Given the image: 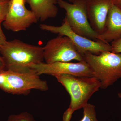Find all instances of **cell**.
Wrapping results in <instances>:
<instances>
[{"label":"cell","mask_w":121,"mask_h":121,"mask_svg":"<svg viewBox=\"0 0 121 121\" xmlns=\"http://www.w3.org/2000/svg\"><path fill=\"white\" fill-rule=\"evenodd\" d=\"M71 97L69 108L64 112L63 121H70L75 111L83 108L93 94L101 87V83L94 77H79L62 74L55 76Z\"/></svg>","instance_id":"6da1fadb"},{"label":"cell","mask_w":121,"mask_h":121,"mask_svg":"<svg viewBox=\"0 0 121 121\" xmlns=\"http://www.w3.org/2000/svg\"><path fill=\"white\" fill-rule=\"evenodd\" d=\"M0 53L4 61V70L24 71L44 60L43 47L17 39L7 41L1 47Z\"/></svg>","instance_id":"7a4b0ae2"},{"label":"cell","mask_w":121,"mask_h":121,"mask_svg":"<svg viewBox=\"0 0 121 121\" xmlns=\"http://www.w3.org/2000/svg\"><path fill=\"white\" fill-rule=\"evenodd\" d=\"M83 58L90 67L93 77L100 82L101 89H107L121 78V53L103 52L96 55L87 52Z\"/></svg>","instance_id":"3957f363"},{"label":"cell","mask_w":121,"mask_h":121,"mask_svg":"<svg viewBox=\"0 0 121 121\" xmlns=\"http://www.w3.org/2000/svg\"><path fill=\"white\" fill-rule=\"evenodd\" d=\"M34 69L23 71L4 70L0 72V89L13 95H27L33 89L46 91L47 83Z\"/></svg>","instance_id":"277c9868"},{"label":"cell","mask_w":121,"mask_h":121,"mask_svg":"<svg viewBox=\"0 0 121 121\" xmlns=\"http://www.w3.org/2000/svg\"><path fill=\"white\" fill-rule=\"evenodd\" d=\"M70 4L63 0H57V4L66 11L65 19L72 30L87 39L99 40V36L91 27L87 12L86 0H73Z\"/></svg>","instance_id":"5b68a950"},{"label":"cell","mask_w":121,"mask_h":121,"mask_svg":"<svg viewBox=\"0 0 121 121\" xmlns=\"http://www.w3.org/2000/svg\"><path fill=\"white\" fill-rule=\"evenodd\" d=\"M39 27L44 31L69 37L82 56L87 52L96 55H99L103 52H111V47L109 44L100 40L94 41L78 35L72 30L65 19L60 26H52L43 24L40 25Z\"/></svg>","instance_id":"8992f818"},{"label":"cell","mask_w":121,"mask_h":121,"mask_svg":"<svg viewBox=\"0 0 121 121\" xmlns=\"http://www.w3.org/2000/svg\"><path fill=\"white\" fill-rule=\"evenodd\" d=\"M43 48L44 59L47 63L84 60L71 40L65 36L59 35L50 40Z\"/></svg>","instance_id":"52a82bcc"},{"label":"cell","mask_w":121,"mask_h":121,"mask_svg":"<svg viewBox=\"0 0 121 121\" xmlns=\"http://www.w3.org/2000/svg\"><path fill=\"white\" fill-rule=\"evenodd\" d=\"M25 0H10L7 15L3 25L13 32L27 30L38 21L35 13L25 7Z\"/></svg>","instance_id":"ba28073f"},{"label":"cell","mask_w":121,"mask_h":121,"mask_svg":"<svg viewBox=\"0 0 121 121\" xmlns=\"http://www.w3.org/2000/svg\"><path fill=\"white\" fill-rule=\"evenodd\" d=\"M30 68L35 70L39 75L44 74L55 77L67 74L79 77H93L90 67L84 60L77 63L58 62L47 63L43 62L32 65Z\"/></svg>","instance_id":"9c48e42d"},{"label":"cell","mask_w":121,"mask_h":121,"mask_svg":"<svg viewBox=\"0 0 121 121\" xmlns=\"http://www.w3.org/2000/svg\"><path fill=\"white\" fill-rule=\"evenodd\" d=\"M87 17L91 27L98 35L104 31L111 0H86Z\"/></svg>","instance_id":"30bf717a"},{"label":"cell","mask_w":121,"mask_h":121,"mask_svg":"<svg viewBox=\"0 0 121 121\" xmlns=\"http://www.w3.org/2000/svg\"><path fill=\"white\" fill-rule=\"evenodd\" d=\"M121 36V11L112 5L108 12L104 31L99 35V40L106 43Z\"/></svg>","instance_id":"8fae6325"},{"label":"cell","mask_w":121,"mask_h":121,"mask_svg":"<svg viewBox=\"0 0 121 121\" xmlns=\"http://www.w3.org/2000/svg\"><path fill=\"white\" fill-rule=\"evenodd\" d=\"M38 21L42 22L57 16V0H25Z\"/></svg>","instance_id":"7c38bea8"},{"label":"cell","mask_w":121,"mask_h":121,"mask_svg":"<svg viewBox=\"0 0 121 121\" xmlns=\"http://www.w3.org/2000/svg\"><path fill=\"white\" fill-rule=\"evenodd\" d=\"M95 106L88 103L83 108V115L80 121H99L97 118Z\"/></svg>","instance_id":"4fadbf2b"},{"label":"cell","mask_w":121,"mask_h":121,"mask_svg":"<svg viewBox=\"0 0 121 121\" xmlns=\"http://www.w3.org/2000/svg\"><path fill=\"white\" fill-rule=\"evenodd\" d=\"M6 121H36L32 115L27 112L9 115Z\"/></svg>","instance_id":"5bb4252c"},{"label":"cell","mask_w":121,"mask_h":121,"mask_svg":"<svg viewBox=\"0 0 121 121\" xmlns=\"http://www.w3.org/2000/svg\"><path fill=\"white\" fill-rule=\"evenodd\" d=\"M9 1L0 0V22H4L7 15Z\"/></svg>","instance_id":"9a60e30c"},{"label":"cell","mask_w":121,"mask_h":121,"mask_svg":"<svg viewBox=\"0 0 121 121\" xmlns=\"http://www.w3.org/2000/svg\"><path fill=\"white\" fill-rule=\"evenodd\" d=\"M111 52L115 53H121V36L111 42Z\"/></svg>","instance_id":"2e32d148"},{"label":"cell","mask_w":121,"mask_h":121,"mask_svg":"<svg viewBox=\"0 0 121 121\" xmlns=\"http://www.w3.org/2000/svg\"><path fill=\"white\" fill-rule=\"evenodd\" d=\"M1 22H0V50L1 46L4 45L7 41L6 37L1 28Z\"/></svg>","instance_id":"e0dca14e"},{"label":"cell","mask_w":121,"mask_h":121,"mask_svg":"<svg viewBox=\"0 0 121 121\" xmlns=\"http://www.w3.org/2000/svg\"><path fill=\"white\" fill-rule=\"evenodd\" d=\"M113 4L121 11V0H111Z\"/></svg>","instance_id":"ac0fdd59"},{"label":"cell","mask_w":121,"mask_h":121,"mask_svg":"<svg viewBox=\"0 0 121 121\" xmlns=\"http://www.w3.org/2000/svg\"><path fill=\"white\" fill-rule=\"evenodd\" d=\"M5 63L4 59L1 56H0V72L5 69Z\"/></svg>","instance_id":"d6986e66"},{"label":"cell","mask_w":121,"mask_h":121,"mask_svg":"<svg viewBox=\"0 0 121 121\" xmlns=\"http://www.w3.org/2000/svg\"><path fill=\"white\" fill-rule=\"evenodd\" d=\"M118 97L119 98L121 99V92L118 93Z\"/></svg>","instance_id":"ffe728a7"},{"label":"cell","mask_w":121,"mask_h":121,"mask_svg":"<svg viewBox=\"0 0 121 121\" xmlns=\"http://www.w3.org/2000/svg\"><path fill=\"white\" fill-rule=\"evenodd\" d=\"M69 1V2H72L73 1V0H68Z\"/></svg>","instance_id":"44dd1931"},{"label":"cell","mask_w":121,"mask_h":121,"mask_svg":"<svg viewBox=\"0 0 121 121\" xmlns=\"http://www.w3.org/2000/svg\"><path fill=\"white\" fill-rule=\"evenodd\" d=\"M5 0L9 1L10 0Z\"/></svg>","instance_id":"7402d4cb"}]
</instances>
